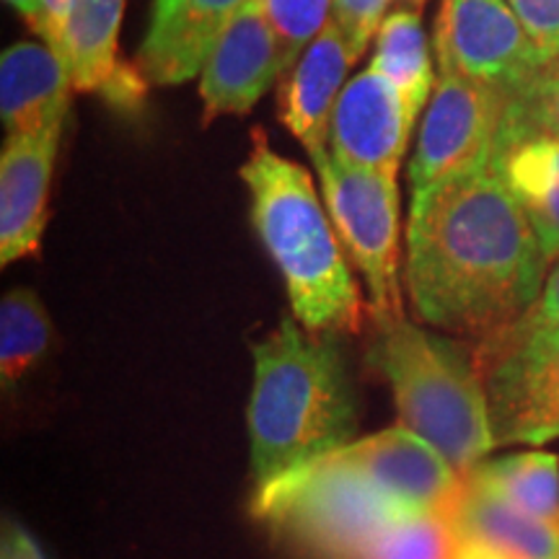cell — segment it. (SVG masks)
Returning a JSON list of instances; mask_svg holds the SVG:
<instances>
[{
    "label": "cell",
    "mask_w": 559,
    "mask_h": 559,
    "mask_svg": "<svg viewBox=\"0 0 559 559\" xmlns=\"http://www.w3.org/2000/svg\"><path fill=\"white\" fill-rule=\"evenodd\" d=\"M549 262L492 169L412 194L404 285L428 326L479 342L508 330L539 300Z\"/></svg>",
    "instance_id": "cell-1"
},
{
    "label": "cell",
    "mask_w": 559,
    "mask_h": 559,
    "mask_svg": "<svg viewBox=\"0 0 559 559\" xmlns=\"http://www.w3.org/2000/svg\"><path fill=\"white\" fill-rule=\"evenodd\" d=\"M251 510L319 461L353 443L358 396L337 334H319L285 317L254 345L247 409Z\"/></svg>",
    "instance_id": "cell-2"
},
{
    "label": "cell",
    "mask_w": 559,
    "mask_h": 559,
    "mask_svg": "<svg viewBox=\"0 0 559 559\" xmlns=\"http://www.w3.org/2000/svg\"><path fill=\"white\" fill-rule=\"evenodd\" d=\"M239 174L257 236L285 280L293 319L309 332L358 334L366 304L311 174L272 151L262 128L251 130V151Z\"/></svg>",
    "instance_id": "cell-3"
},
{
    "label": "cell",
    "mask_w": 559,
    "mask_h": 559,
    "mask_svg": "<svg viewBox=\"0 0 559 559\" xmlns=\"http://www.w3.org/2000/svg\"><path fill=\"white\" fill-rule=\"evenodd\" d=\"M368 362L394 394L400 423L466 474L498 445L477 358L404 317L376 326Z\"/></svg>",
    "instance_id": "cell-4"
},
{
    "label": "cell",
    "mask_w": 559,
    "mask_h": 559,
    "mask_svg": "<svg viewBox=\"0 0 559 559\" xmlns=\"http://www.w3.org/2000/svg\"><path fill=\"white\" fill-rule=\"evenodd\" d=\"M317 164L324 205L342 247L360 272L376 326L404 319L402 300V218L396 177L345 166L330 151Z\"/></svg>",
    "instance_id": "cell-5"
},
{
    "label": "cell",
    "mask_w": 559,
    "mask_h": 559,
    "mask_svg": "<svg viewBox=\"0 0 559 559\" xmlns=\"http://www.w3.org/2000/svg\"><path fill=\"white\" fill-rule=\"evenodd\" d=\"M404 510L360 474L324 459L270 495L254 515L270 521L311 557L355 559Z\"/></svg>",
    "instance_id": "cell-6"
},
{
    "label": "cell",
    "mask_w": 559,
    "mask_h": 559,
    "mask_svg": "<svg viewBox=\"0 0 559 559\" xmlns=\"http://www.w3.org/2000/svg\"><path fill=\"white\" fill-rule=\"evenodd\" d=\"M498 445H542L559 438V326L526 317L477 349Z\"/></svg>",
    "instance_id": "cell-7"
},
{
    "label": "cell",
    "mask_w": 559,
    "mask_h": 559,
    "mask_svg": "<svg viewBox=\"0 0 559 559\" xmlns=\"http://www.w3.org/2000/svg\"><path fill=\"white\" fill-rule=\"evenodd\" d=\"M508 102L510 94L498 86L440 73L409 160L412 194L489 171Z\"/></svg>",
    "instance_id": "cell-8"
},
{
    "label": "cell",
    "mask_w": 559,
    "mask_h": 559,
    "mask_svg": "<svg viewBox=\"0 0 559 559\" xmlns=\"http://www.w3.org/2000/svg\"><path fill=\"white\" fill-rule=\"evenodd\" d=\"M440 73L466 75L519 94L547 60L508 0H443L436 21Z\"/></svg>",
    "instance_id": "cell-9"
},
{
    "label": "cell",
    "mask_w": 559,
    "mask_h": 559,
    "mask_svg": "<svg viewBox=\"0 0 559 559\" xmlns=\"http://www.w3.org/2000/svg\"><path fill=\"white\" fill-rule=\"evenodd\" d=\"M285 73L280 34L262 0L247 5L228 21L200 70L202 124L226 115H247Z\"/></svg>",
    "instance_id": "cell-10"
},
{
    "label": "cell",
    "mask_w": 559,
    "mask_h": 559,
    "mask_svg": "<svg viewBox=\"0 0 559 559\" xmlns=\"http://www.w3.org/2000/svg\"><path fill=\"white\" fill-rule=\"evenodd\" d=\"M326 461L360 474L407 510H443L464 481V474L436 445L402 423L368 438H355Z\"/></svg>",
    "instance_id": "cell-11"
},
{
    "label": "cell",
    "mask_w": 559,
    "mask_h": 559,
    "mask_svg": "<svg viewBox=\"0 0 559 559\" xmlns=\"http://www.w3.org/2000/svg\"><path fill=\"white\" fill-rule=\"evenodd\" d=\"M412 124L400 91L368 68L342 88L330 124V153L353 169L400 177Z\"/></svg>",
    "instance_id": "cell-12"
},
{
    "label": "cell",
    "mask_w": 559,
    "mask_h": 559,
    "mask_svg": "<svg viewBox=\"0 0 559 559\" xmlns=\"http://www.w3.org/2000/svg\"><path fill=\"white\" fill-rule=\"evenodd\" d=\"M492 174H498L510 194L539 236L549 260L559 257V138L531 120L523 104L510 96L495 143Z\"/></svg>",
    "instance_id": "cell-13"
},
{
    "label": "cell",
    "mask_w": 559,
    "mask_h": 559,
    "mask_svg": "<svg viewBox=\"0 0 559 559\" xmlns=\"http://www.w3.org/2000/svg\"><path fill=\"white\" fill-rule=\"evenodd\" d=\"M66 122L26 135H9L0 156V264L37 254L47 218L50 185Z\"/></svg>",
    "instance_id": "cell-14"
},
{
    "label": "cell",
    "mask_w": 559,
    "mask_h": 559,
    "mask_svg": "<svg viewBox=\"0 0 559 559\" xmlns=\"http://www.w3.org/2000/svg\"><path fill=\"white\" fill-rule=\"evenodd\" d=\"M451 559H557L559 521H542L472 481L443 508Z\"/></svg>",
    "instance_id": "cell-15"
},
{
    "label": "cell",
    "mask_w": 559,
    "mask_h": 559,
    "mask_svg": "<svg viewBox=\"0 0 559 559\" xmlns=\"http://www.w3.org/2000/svg\"><path fill=\"white\" fill-rule=\"evenodd\" d=\"M247 0H153L135 66L153 86H181L205 66L230 19Z\"/></svg>",
    "instance_id": "cell-16"
},
{
    "label": "cell",
    "mask_w": 559,
    "mask_h": 559,
    "mask_svg": "<svg viewBox=\"0 0 559 559\" xmlns=\"http://www.w3.org/2000/svg\"><path fill=\"white\" fill-rule=\"evenodd\" d=\"M124 0H70L60 55L75 91H94L117 107H135L145 96V75L120 60Z\"/></svg>",
    "instance_id": "cell-17"
},
{
    "label": "cell",
    "mask_w": 559,
    "mask_h": 559,
    "mask_svg": "<svg viewBox=\"0 0 559 559\" xmlns=\"http://www.w3.org/2000/svg\"><path fill=\"white\" fill-rule=\"evenodd\" d=\"M349 66H355V60L347 41L330 19V24L300 52L296 66L280 79V120L311 158L330 145L332 115L345 88Z\"/></svg>",
    "instance_id": "cell-18"
},
{
    "label": "cell",
    "mask_w": 559,
    "mask_h": 559,
    "mask_svg": "<svg viewBox=\"0 0 559 559\" xmlns=\"http://www.w3.org/2000/svg\"><path fill=\"white\" fill-rule=\"evenodd\" d=\"M68 62L47 41H19L0 58V117L9 135L66 122L73 91Z\"/></svg>",
    "instance_id": "cell-19"
},
{
    "label": "cell",
    "mask_w": 559,
    "mask_h": 559,
    "mask_svg": "<svg viewBox=\"0 0 559 559\" xmlns=\"http://www.w3.org/2000/svg\"><path fill=\"white\" fill-rule=\"evenodd\" d=\"M368 68L391 81V86L402 94L412 122H417L419 111L430 102L432 88H436L428 37H425L417 9L391 11L383 19Z\"/></svg>",
    "instance_id": "cell-20"
},
{
    "label": "cell",
    "mask_w": 559,
    "mask_h": 559,
    "mask_svg": "<svg viewBox=\"0 0 559 559\" xmlns=\"http://www.w3.org/2000/svg\"><path fill=\"white\" fill-rule=\"evenodd\" d=\"M464 479L534 519L559 521V459L555 453L523 451L479 461Z\"/></svg>",
    "instance_id": "cell-21"
},
{
    "label": "cell",
    "mask_w": 559,
    "mask_h": 559,
    "mask_svg": "<svg viewBox=\"0 0 559 559\" xmlns=\"http://www.w3.org/2000/svg\"><path fill=\"white\" fill-rule=\"evenodd\" d=\"M50 313L32 288L9 290L0 300V381L13 386L50 353Z\"/></svg>",
    "instance_id": "cell-22"
},
{
    "label": "cell",
    "mask_w": 559,
    "mask_h": 559,
    "mask_svg": "<svg viewBox=\"0 0 559 559\" xmlns=\"http://www.w3.org/2000/svg\"><path fill=\"white\" fill-rule=\"evenodd\" d=\"M355 559H451V534L443 510H404Z\"/></svg>",
    "instance_id": "cell-23"
},
{
    "label": "cell",
    "mask_w": 559,
    "mask_h": 559,
    "mask_svg": "<svg viewBox=\"0 0 559 559\" xmlns=\"http://www.w3.org/2000/svg\"><path fill=\"white\" fill-rule=\"evenodd\" d=\"M262 3L283 41L285 73H288L311 39L330 24L332 0H262Z\"/></svg>",
    "instance_id": "cell-24"
},
{
    "label": "cell",
    "mask_w": 559,
    "mask_h": 559,
    "mask_svg": "<svg viewBox=\"0 0 559 559\" xmlns=\"http://www.w3.org/2000/svg\"><path fill=\"white\" fill-rule=\"evenodd\" d=\"M389 3L391 0H332V21L345 37L355 62L379 34L383 19L389 16Z\"/></svg>",
    "instance_id": "cell-25"
},
{
    "label": "cell",
    "mask_w": 559,
    "mask_h": 559,
    "mask_svg": "<svg viewBox=\"0 0 559 559\" xmlns=\"http://www.w3.org/2000/svg\"><path fill=\"white\" fill-rule=\"evenodd\" d=\"M542 58H559V0H508Z\"/></svg>",
    "instance_id": "cell-26"
},
{
    "label": "cell",
    "mask_w": 559,
    "mask_h": 559,
    "mask_svg": "<svg viewBox=\"0 0 559 559\" xmlns=\"http://www.w3.org/2000/svg\"><path fill=\"white\" fill-rule=\"evenodd\" d=\"M515 96L528 111L531 120L559 138V58L544 66V70Z\"/></svg>",
    "instance_id": "cell-27"
},
{
    "label": "cell",
    "mask_w": 559,
    "mask_h": 559,
    "mask_svg": "<svg viewBox=\"0 0 559 559\" xmlns=\"http://www.w3.org/2000/svg\"><path fill=\"white\" fill-rule=\"evenodd\" d=\"M523 317L536 321V324L559 326V257L555 260V267H551L547 280H544L539 300Z\"/></svg>",
    "instance_id": "cell-28"
},
{
    "label": "cell",
    "mask_w": 559,
    "mask_h": 559,
    "mask_svg": "<svg viewBox=\"0 0 559 559\" xmlns=\"http://www.w3.org/2000/svg\"><path fill=\"white\" fill-rule=\"evenodd\" d=\"M39 3H41V16H45V32H41V39L60 52L62 29H66L70 0H39Z\"/></svg>",
    "instance_id": "cell-29"
},
{
    "label": "cell",
    "mask_w": 559,
    "mask_h": 559,
    "mask_svg": "<svg viewBox=\"0 0 559 559\" xmlns=\"http://www.w3.org/2000/svg\"><path fill=\"white\" fill-rule=\"evenodd\" d=\"M0 559H47V557L41 555L39 547L32 542L29 534H24L19 526L5 523L3 551H0Z\"/></svg>",
    "instance_id": "cell-30"
},
{
    "label": "cell",
    "mask_w": 559,
    "mask_h": 559,
    "mask_svg": "<svg viewBox=\"0 0 559 559\" xmlns=\"http://www.w3.org/2000/svg\"><path fill=\"white\" fill-rule=\"evenodd\" d=\"M11 9H16L21 19L29 24V29L41 39V32H45V16H41V3L39 0H5Z\"/></svg>",
    "instance_id": "cell-31"
},
{
    "label": "cell",
    "mask_w": 559,
    "mask_h": 559,
    "mask_svg": "<svg viewBox=\"0 0 559 559\" xmlns=\"http://www.w3.org/2000/svg\"><path fill=\"white\" fill-rule=\"evenodd\" d=\"M407 3H412V5H415V9H423V5H425V3H428V0H407Z\"/></svg>",
    "instance_id": "cell-32"
},
{
    "label": "cell",
    "mask_w": 559,
    "mask_h": 559,
    "mask_svg": "<svg viewBox=\"0 0 559 559\" xmlns=\"http://www.w3.org/2000/svg\"><path fill=\"white\" fill-rule=\"evenodd\" d=\"M557 559H559V557H557Z\"/></svg>",
    "instance_id": "cell-33"
}]
</instances>
